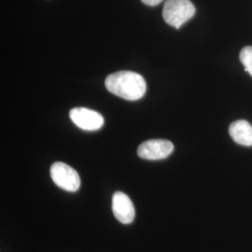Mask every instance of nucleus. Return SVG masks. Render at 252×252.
I'll return each mask as SVG.
<instances>
[{
    "instance_id": "nucleus-1",
    "label": "nucleus",
    "mask_w": 252,
    "mask_h": 252,
    "mask_svg": "<svg viewBox=\"0 0 252 252\" xmlns=\"http://www.w3.org/2000/svg\"><path fill=\"white\" fill-rule=\"evenodd\" d=\"M105 85L111 94L129 101L142 98L147 91L144 78L133 71H118L110 74L105 81Z\"/></svg>"
},
{
    "instance_id": "nucleus-2",
    "label": "nucleus",
    "mask_w": 252,
    "mask_h": 252,
    "mask_svg": "<svg viewBox=\"0 0 252 252\" xmlns=\"http://www.w3.org/2000/svg\"><path fill=\"white\" fill-rule=\"evenodd\" d=\"M195 7L189 0H167L162 9V17L166 24L179 29L193 17Z\"/></svg>"
},
{
    "instance_id": "nucleus-3",
    "label": "nucleus",
    "mask_w": 252,
    "mask_h": 252,
    "mask_svg": "<svg viewBox=\"0 0 252 252\" xmlns=\"http://www.w3.org/2000/svg\"><path fill=\"white\" fill-rule=\"evenodd\" d=\"M51 177L59 188L66 191L74 192L81 187L80 175L74 168L64 162H54L51 166Z\"/></svg>"
},
{
    "instance_id": "nucleus-4",
    "label": "nucleus",
    "mask_w": 252,
    "mask_h": 252,
    "mask_svg": "<svg viewBox=\"0 0 252 252\" xmlns=\"http://www.w3.org/2000/svg\"><path fill=\"white\" fill-rule=\"evenodd\" d=\"M174 151V145L165 139H151L145 141L137 149V155L145 160H162Z\"/></svg>"
},
{
    "instance_id": "nucleus-5",
    "label": "nucleus",
    "mask_w": 252,
    "mask_h": 252,
    "mask_svg": "<svg viewBox=\"0 0 252 252\" xmlns=\"http://www.w3.org/2000/svg\"><path fill=\"white\" fill-rule=\"evenodd\" d=\"M69 117L76 126L86 131H96L104 126L103 116L89 108H72L69 112Z\"/></svg>"
},
{
    "instance_id": "nucleus-6",
    "label": "nucleus",
    "mask_w": 252,
    "mask_h": 252,
    "mask_svg": "<svg viewBox=\"0 0 252 252\" xmlns=\"http://www.w3.org/2000/svg\"><path fill=\"white\" fill-rule=\"evenodd\" d=\"M112 211L118 220L124 224L132 223L135 219L134 204L128 195L122 191H116L113 194Z\"/></svg>"
},
{
    "instance_id": "nucleus-7",
    "label": "nucleus",
    "mask_w": 252,
    "mask_h": 252,
    "mask_svg": "<svg viewBox=\"0 0 252 252\" xmlns=\"http://www.w3.org/2000/svg\"><path fill=\"white\" fill-rule=\"evenodd\" d=\"M229 133L237 144L252 147V126L247 121L240 120L233 123L229 128Z\"/></svg>"
},
{
    "instance_id": "nucleus-8",
    "label": "nucleus",
    "mask_w": 252,
    "mask_h": 252,
    "mask_svg": "<svg viewBox=\"0 0 252 252\" xmlns=\"http://www.w3.org/2000/svg\"><path fill=\"white\" fill-rule=\"evenodd\" d=\"M240 61L245 66V70L247 72L250 73L252 76V46H248L245 47L239 55Z\"/></svg>"
},
{
    "instance_id": "nucleus-9",
    "label": "nucleus",
    "mask_w": 252,
    "mask_h": 252,
    "mask_svg": "<svg viewBox=\"0 0 252 252\" xmlns=\"http://www.w3.org/2000/svg\"><path fill=\"white\" fill-rule=\"evenodd\" d=\"M141 1L144 3L145 5L153 7V6L159 5L163 0H141Z\"/></svg>"
}]
</instances>
